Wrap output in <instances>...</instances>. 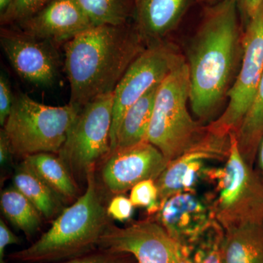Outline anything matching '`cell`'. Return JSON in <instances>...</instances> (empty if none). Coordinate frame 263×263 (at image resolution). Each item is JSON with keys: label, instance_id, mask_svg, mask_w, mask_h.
Segmentation results:
<instances>
[{"label": "cell", "instance_id": "1", "mask_svg": "<svg viewBox=\"0 0 263 263\" xmlns=\"http://www.w3.org/2000/svg\"><path fill=\"white\" fill-rule=\"evenodd\" d=\"M236 0H221L205 10L186 50L192 111L197 120H214L236 79L243 35Z\"/></svg>", "mask_w": 263, "mask_h": 263}, {"label": "cell", "instance_id": "2", "mask_svg": "<svg viewBox=\"0 0 263 263\" xmlns=\"http://www.w3.org/2000/svg\"><path fill=\"white\" fill-rule=\"evenodd\" d=\"M70 103L82 108L114 93L133 61L147 48L134 23L98 25L64 45Z\"/></svg>", "mask_w": 263, "mask_h": 263}, {"label": "cell", "instance_id": "3", "mask_svg": "<svg viewBox=\"0 0 263 263\" xmlns=\"http://www.w3.org/2000/svg\"><path fill=\"white\" fill-rule=\"evenodd\" d=\"M86 181L84 193L55 218L48 231L30 247L10 254V259L26 263L56 262L98 249L99 240L108 224V215L95 177V166L86 173Z\"/></svg>", "mask_w": 263, "mask_h": 263}, {"label": "cell", "instance_id": "4", "mask_svg": "<svg viewBox=\"0 0 263 263\" xmlns=\"http://www.w3.org/2000/svg\"><path fill=\"white\" fill-rule=\"evenodd\" d=\"M190 72L183 57L159 86L147 141L169 162L193 148L205 135V125L189 111Z\"/></svg>", "mask_w": 263, "mask_h": 263}, {"label": "cell", "instance_id": "5", "mask_svg": "<svg viewBox=\"0 0 263 263\" xmlns=\"http://www.w3.org/2000/svg\"><path fill=\"white\" fill-rule=\"evenodd\" d=\"M229 155L224 165L208 168L205 177L216 183L209 197L217 222L226 230L248 223H263V182L243 158L236 133L230 134Z\"/></svg>", "mask_w": 263, "mask_h": 263}, {"label": "cell", "instance_id": "6", "mask_svg": "<svg viewBox=\"0 0 263 263\" xmlns=\"http://www.w3.org/2000/svg\"><path fill=\"white\" fill-rule=\"evenodd\" d=\"M81 108L70 103L51 106L24 93L14 95L11 111L2 127L13 155L24 159L39 153L58 155Z\"/></svg>", "mask_w": 263, "mask_h": 263}, {"label": "cell", "instance_id": "7", "mask_svg": "<svg viewBox=\"0 0 263 263\" xmlns=\"http://www.w3.org/2000/svg\"><path fill=\"white\" fill-rule=\"evenodd\" d=\"M114 93L102 95L79 110L58 153L72 175L84 174L111 152Z\"/></svg>", "mask_w": 263, "mask_h": 263}, {"label": "cell", "instance_id": "8", "mask_svg": "<svg viewBox=\"0 0 263 263\" xmlns=\"http://www.w3.org/2000/svg\"><path fill=\"white\" fill-rule=\"evenodd\" d=\"M263 72V3L243 29V56L236 79L228 91V103L206 130L221 138L237 133L252 106Z\"/></svg>", "mask_w": 263, "mask_h": 263}, {"label": "cell", "instance_id": "9", "mask_svg": "<svg viewBox=\"0 0 263 263\" xmlns=\"http://www.w3.org/2000/svg\"><path fill=\"white\" fill-rule=\"evenodd\" d=\"M183 57L175 45L165 41L147 47L128 67L114 91L110 153L115 148L118 129L127 109L152 86L162 83Z\"/></svg>", "mask_w": 263, "mask_h": 263}, {"label": "cell", "instance_id": "10", "mask_svg": "<svg viewBox=\"0 0 263 263\" xmlns=\"http://www.w3.org/2000/svg\"><path fill=\"white\" fill-rule=\"evenodd\" d=\"M98 249L130 254L137 263H177L182 253L181 246L152 217L124 228L108 223Z\"/></svg>", "mask_w": 263, "mask_h": 263}, {"label": "cell", "instance_id": "11", "mask_svg": "<svg viewBox=\"0 0 263 263\" xmlns=\"http://www.w3.org/2000/svg\"><path fill=\"white\" fill-rule=\"evenodd\" d=\"M0 45L17 75L38 87H51L60 76L61 60L57 46L13 27H2Z\"/></svg>", "mask_w": 263, "mask_h": 263}, {"label": "cell", "instance_id": "12", "mask_svg": "<svg viewBox=\"0 0 263 263\" xmlns=\"http://www.w3.org/2000/svg\"><path fill=\"white\" fill-rule=\"evenodd\" d=\"M206 129V128H205ZM229 138H221L205 132L197 144L167 164L155 182L160 204L171 195L183 191H196L199 179L205 177V164L228 158Z\"/></svg>", "mask_w": 263, "mask_h": 263}, {"label": "cell", "instance_id": "13", "mask_svg": "<svg viewBox=\"0 0 263 263\" xmlns=\"http://www.w3.org/2000/svg\"><path fill=\"white\" fill-rule=\"evenodd\" d=\"M168 163L157 147L143 141L111 152L102 167V181L110 193L122 195L144 180L156 181Z\"/></svg>", "mask_w": 263, "mask_h": 263}, {"label": "cell", "instance_id": "14", "mask_svg": "<svg viewBox=\"0 0 263 263\" xmlns=\"http://www.w3.org/2000/svg\"><path fill=\"white\" fill-rule=\"evenodd\" d=\"M155 219L181 247H190L217 224L209 197L196 191L171 195L160 204Z\"/></svg>", "mask_w": 263, "mask_h": 263}, {"label": "cell", "instance_id": "15", "mask_svg": "<svg viewBox=\"0 0 263 263\" xmlns=\"http://www.w3.org/2000/svg\"><path fill=\"white\" fill-rule=\"evenodd\" d=\"M93 26L77 0H52L35 14L13 27L59 46Z\"/></svg>", "mask_w": 263, "mask_h": 263}, {"label": "cell", "instance_id": "16", "mask_svg": "<svg viewBox=\"0 0 263 263\" xmlns=\"http://www.w3.org/2000/svg\"><path fill=\"white\" fill-rule=\"evenodd\" d=\"M193 0H133L134 23L146 47L165 42Z\"/></svg>", "mask_w": 263, "mask_h": 263}, {"label": "cell", "instance_id": "17", "mask_svg": "<svg viewBox=\"0 0 263 263\" xmlns=\"http://www.w3.org/2000/svg\"><path fill=\"white\" fill-rule=\"evenodd\" d=\"M223 263H263V223H248L224 231Z\"/></svg>", "mask_w": 263, "mask_h": 263}, {"label": "cell", "instance_id": "18", "mask_svg": "<svg viewBox=\"0 0 263 263\" xmlns=\"http://www.w3.org/2000/svg\"><path fill=\"white\" fill-rule=\"evenodd\" d=\"M160 84L152 86L127 109L118 129L114 150L147 141L156 97Z\"/></svg>", "mask_w": 263, "mask_h": 263}, {"label": "cell", "instance_id": "19", "mask_svg": "<svg viewBox=\"0 0 263 263\" xmlns=\"http://www.w3.org/2000/svg\"><path fill=\"white\" fill-rule=\"evenodd\" d=\"M13 184L32 202L43 217L51 219L64 210L63 200L43 181L30 167L23 162L13 176Z\"/></svg>", "mask_w": 263, "mask_h": 263}, {"label": "cell", "instance_id": "20", "mask_svg": "<svg viewBox=\"0 0 263 263\" xmlns=\"http://www.w3.org/2000/svg\"><path fill=\"white\" fill-rule=\"evenodd\" d=\"M29 167L63 200L75 199L78 187L62 159L53 153H39L24 159Z\"/></svg>", "mask_w": 263, "mask_h": 263}, {"label": "cell", "instance_id": "21", "mask_svg": "<svg viewBox=\"0 0 263 263\" xmlns=\"http://www.w3.org/2000/svg\"><path fill=\"white\" fill-rule=\"evenodd\" d=\"M0 206L5 217L28 236L34 234L41 227L42 214L14 186L2 192Z\"/></svg>", "mask_w": 263, "mask_h": 263}, {"label": "cell", "instance_id": "22", "mask_svg": "<svg viewBox=\"0 0 263 263\" xmlns=\"http://www.w3.org/2000/svg\"><path fill=\"white\" fill-rule=\"evenodd\" d=\"M263 136V72L255 97L236 133L238 148L243 158L252 166Z\"/></svg>", "mask_w": 263, "mask_h": 263}, {"label": "cell", "instance_id": "23", "mask_svg": "<svg viewBox=\"0 0 263 263\" xmlns=\"http://www.w3.org/2000/svg\"><path fill=\"white\" fill-rule=\"evenodd\" d=\"M95 26H122L134 22L133 0H77Z\"/></svg>", "mask_w": 263, "mask_h": 263}, {"label": "cell", "instance_id": "24", "mask_svg": "<svg viewBox=\"0 0 263 263\" xmlns=\"http://www.w3.org/2000/svg\"><path fill=\"white\" fill-rule=\"evenodd\" d=\"M224 230L219 223L189 247L193 263H223L222 242Z\"/></svg>", "mask_w": 263, "mask_h": 263}, {"label": "cell", "instance_id": "25", "mask_svg": "<svg viewBox=\"0 0 263 263\" xmlns=\"http://www.w3.org/2000/svg\"><path fill=\"white\" fill-rule=\"evenodd\" d=\"M52 0H13L4 14L0 16L3 27L13 26L37 13Z\"/></svg>", "mask_w": 263, "mask_h": 263}, {"label": "cell", "instance_id": "26", "mask_svg": "<svg viewBox=\"0 0 263 263\" xmlns=\"http://www.w3.org/2000/svg\"><path fill=\"white\" fill-rule=\"evenodd\" d=\"M129 199L134 206L146 208L149 216L155 215L160 209L159 192L155 180L147 179L135 185Z\"/></svg>", "mask_w": 263, "mask_h": 263}, {"label": "cell", "instance_id": "27", "mask_svg": "<svg viewBox=\"0 0 263 263\" xmlns=\"http://www.w3.org/2000/svg\"><path fill=\"white\" fill-rule=\"evenodd\" d=\"M133 256L105 249H97L92 252L73 258L51 263H133Z\"/></svg>", "mask_w": 263, "mask_h": 263}, {"label": "cell", "instance_id": "28", "mask_svg": "<svg viewBox=\"0 0 263 263\" xmlns=\"http://www.w3.org/2000/svg\"><path fill=\"white\" fill-rule=\"evenodd\" d=\"M134 205L130 199L122 195H117L107 207L108 216L119 221L129 220L134 213Z\"/></svg>", "mask_w": 263, "mask_h": 263}, {"label": "cell", "instance_id": "29", "mask_svg": "<svg viewBox=\"0 0 263 263\" xmlns=\"http://www.w3.org/2000/svg\"><path fill=\"white\" fill-rule=\"evenodd\" d=\"M14 95L12 91L9 79L4 72L0 76V124L5 125L7 119L11 111Z\"/></svg>", "mask_w": 263, "mask_h": 263}, {"label": "cell", "instance_id": "30", "mask_svg": "<svg viewBox=\"0 0 263 263\" xmlns=\"http://www.w3.org/2000/svg\"><path fill=\"white\" fill-rule=\"evenodd\" d=\"M236 3L242 26H245V28L249 21L262 5L263 0H236Z\"/></svg>", "mask_w": 263, "mask_h": 263}, {"label": "cell", "instance_id": "31", "mask_svg": "<svg viewBox=\"0 0 263 263\" xmlns=\"http://www.w3.org/2000/svg\"><path fill=\"white\" fill-rule=\"evenodd\" d=\"M20 240L5 224L3 219H0V263H7L5 260V249L11 245H16Z\"/></svg>", "mask_w": 263, "mask_h": 263}, {"label": "cell", "instance_id": "32", "mask_svg": "<svg viewBox=\"0 0 263 263\" xmlns=\"http://www.w3.org/2000/svg\"><path fill=\"white\" fill-rule=\"evenodd\" d=\"M13 155L9 139L4 129L2 128L0 129V164L1 166H5V164H8Z\"/></svg>", "mask_w": 263, "mask_h": 263}, {"label": "cell", "instance_id": "33", "mask_svg": "<svg viewBox=\"0 0 263 263\" xmlns=\"http://www.w3.org/2000/svg\"><path fill=\"white\" fill-rule=\"evenodd\" d=\"M256 159H257V166H258L259 171V176L263 182V136L259 142L258 148H257Z\"/></svg>", "mask_w": 263, "mask_h": 263}, {"label": "cell", "instance_id": "34", "mask_svg": "<svg viewBox=\"0 0 263 263\" xmlns=\"http://www.w3.org/2000/svg\"><path fill=\"white\" fill-rule=\"evenodd\" d=\"M182 247V253L177 263H193L190 255V249L187 247Z\"/></svg>", "mask_w": 263, "mask_h": 263}, {"label": "cell", "instance_id": "35", "mask_svg": "<svg viewBox=\"0 0 263 263\" xmlns=\"http://www.w3.org/2000/svg\"><path fill=\"white\" fill-rule=\"evenodd\" d=\"M13 0H0V16L4 14L11 5Z\"/></svg>", "mask_w": 263, "mask_h": 263}, {"label": "cell", "instance_id": "36", "mask_svg": "<svg viewBox=\"0 0 263 263\" xmlns=\"http://www.w3.org/2000/svg\"><path fill=\"white\" fill-rule=\"evenodd\" d=\"M133 263H137V262H133Z\"/></svg>", "mask_w": 263, "mask_h": 263}]
</instances>
